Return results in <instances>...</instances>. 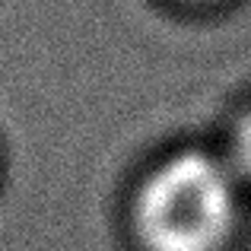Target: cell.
<instances>
[{
  "instance_id": "obj_2",
  "label": "cell",
  "mask_w": 251,
  "mask_h": 251,
  "mask_svg": "<svg viewBox=\"0 0 251 251\" xmlns=\"http://www.w3.org/2000/svg\"><path fill=\"white\" fill-rule=\"evenodd\" d=\"M229 166H232L239 181L251 184V111L235 124L232 130V143H229Z\"/></svg>"
},
{
  "instance_id": "obj_1",
  "label": "cell",
  "mask_w": 251,
  "mask_h": 251,
  "mask_svg": "<svg viewBox=\"0 0 251 251\" xmlns=\"http://www.w3.org/2000/svg\"><path fill=\"white\" fill-rule=\"evenodd\" d=\"M239 178L201 150L162 159L134 197V232L147 251H220L239 223Z\"/></svg>"
}]
</instances>
